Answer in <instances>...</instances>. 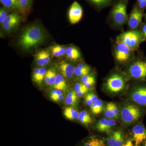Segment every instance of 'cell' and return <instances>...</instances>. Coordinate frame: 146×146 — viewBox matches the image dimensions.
<instances>
[{"label":"cell","mask_w":146,"mask_h":146,"mask_svg":"<svg viewBox=\"0 0 146 146\" xmlns=\"http://www.w3.org/2000/svg\"><path fill=\"white\" fill-rule=\"evenodd\" d=\"M145 146H146V142L145 143Z\"/></svg>","instance_id":"bcb514c9"},{"label":"cell","mask_w":146,"mask_h":146,"mask_svg":"<svg viewBox=\"0 0 146 146\" xmlns=\"http://www.w3.org/2000/svg\"><path fill=\"white\" fill-rule=\"evenodd\" d=\"M137 4L139 7L142 10L144 11L146 8V0H143L141 2Z\"/></svg>","instance_id":"f35d334b"},{"label":"cell","mask_w":146,"mask_h":146,"mask_svg":"<svg viewBox=\"0 0 146 146\" xmlns=\"http://www.w3.org/2000/svg\"><path fill=\"white\" fill-rule=\"evenodd\" d=\"M144 11L142 10L136 3L128 18V26L131 30L138 29L142 24V20L144 16Z\"/></svg>","instance_id":"ba28073f"},{"label":"cell","mask_w":146,"mask_h":146,"mask_svg":"<svg viewBox=\"0 0 146 146\" xmlns=\"http://www.w3.org/2000/svg\"><path fill=\"white\" fill-rule=\"evenodd\" d=\"M140 30L142 33L143 36L145 39V41L146 42V23H143L141 25L140 27Z\"/></svg>","instance_id":"d590c367"},{"label":"cell","mask_w":146,"mask_h":146,"mask_svg":"<svg viewBox=\"0 0 146 146\" xmlns=\"http://www.w3.org/2000/svg\"><path fill=\"white\" fill-rule=\"evenodd\" d=\"M64 116L70 120H74L78 119L80 113L77 110L72 107H66L64 110Z\"/></svg>","instance_id":"603a6c76"},{"label":"cell","mask_w":146,"mask_h":146,"mask_svg":"<svg viewBox=\"0 0 146 146\" xmlns=\"http://www.w3.org/2000/svg\"><path fill=\"white\" fill-rule=\"evenodd\" d=\"M141 115V110L136 106L133 104L125 106L121 112L122 120L127 124L136 121L140 118Z\"/></svg>","instance_id":"52a82bcc"},{"label":"cell","mask_w":146,"mask_h":146,"mask_svg":"<svg viewBox=\"0 0 146 146\" xmlns=\"http://www.w3.org/2000/svg\"><path fill=\"white\" fill-rule=\"evenodd\" d=\"M122 146H133L132 142L131 141H128L127 142Z\"/></svg>","instance_id":"7bdbcfd3"},{"label":"cell","mask_w":146,"mask_h":146,"mask_svg":"<svg viewBox=\"0 0 146 146\" xmlns=\"http://www.w3.org/2000/svg\"><path fill=\"white\" fill-rule=\"evenodd\" d=\"M10 12L8 9L4 7H1L0 8V24L1 25L3 23L4 21L9 15Z\"/></svg>","instance_id":"d6a6232c"},{"label":"cell","mask_w":146,"mask_h":146,"mask_svg":"<svg viewBox=\"0 0 146 146\" xmlns=\"http://www.w3.org/2000/svg\"><path fill=\"white\" fill-rule=\"evenodd\" d=\"M56 76L57 74L55 69L54 68L50 69L47 70L44 79L45 83L48 86L53 85L56 79Z\"/></svg>","instance_id":"44dd1931"},{"label":"cell","mask_w":146,"mask_h":146,"mask_svg":"<svg viewBox=\"0 0 146 146\" xmlns=\"http://www.w3.org/2000/svg\"><path fill=\"white\" fill-rule=\"evenodd\" d=\"M103 103L101 100H98L94 102L91 106V112L94 115H98L102 112L103 109Z\"/></svg>","instance_id":"4316f807"},{"label":"cell","mask_w":146,"mask_h":146,"mask_svg":"<svg viewBox=\"0 0 146 146\" xmlns=\"http://www.w3.org/2000/svg\"><path fill=\"white\" fill-rule=\"evenodd\" d=\"M64 96L62 91L59 89H55L51 93L50 98L52 101L57 102L62 100L64 98Z\"/></svg>","instance_id":"83f0119b"},{"label":"cell","mask_w":146,"mask_h":146,"mask_svg":"<svg viewBox=\"0 0 146 146\" xmlns=\"http://www.w3.org/2000/svg\"><path fill=\"white\" fill-rule=\"evenodd\" d=\"M143 0H137V3H138L141 2Z\"/></svg>","instance_id":"f6af8a7d"},{"label":"cell","mask_w":146,"mask_h":146,"mask_svg":"<svg viewBox=\"0 0 146 146\" xmlns=\"http://www.w3.org/2000/svg\"><path fill=\"white\" fill-rule=\"evenodd\" d=\"M89 89H83V90H81V91H80L78 93H76L77 94V96L78 97H81L82 96H83L84 94H86L88 91H89Z\"/></svg>","instance_id":"ab89813d"},{"label":"cell","mask_w":146,"mask_h":146,"mask_svg":"<svg viewBox=\"0 0 146 146\" xmlns=\"http://www.w3.org/2000/svg\"><path fill=\"white\" fill-rule=\"evenodd\" d=\"M83 13V9L77 1L74 2L68 11V18L70 23L72 24L78 23L82 18Z\"/></svg>","instance_id":"30bf717a"},{"label":"cell","mask_w":146,"mask_h":146,"mask_svg":"<svg viewBox=\"0 0 146 146\" xmlns=\"http://www.w3.org/2000/svg\"><path fill=\"white\" fill-rule=\"evenodd\" d=\"M104 142L102 140L95 136H92L85 142L83 146H105Z\"/></svg>","instance_id":"d4e9b609"},{"label":"cell","mask_w":146,"mask_h":146,"mask_svg":"<svg viewBox=\"0 0 146 146\" xmlns=\"http://www.w3.org/2000/svg\"><path fill=\"white\" fill-rule=\"evenodd\" d=\"M77 67L82 69H87V70H90V67H89L88 65L85 64V63H80V64H78Z\"/></svg>","instance_id":"60d3db41"},{"label":"cell","mask_w":146,"mask_h":146,"mask_svg":"<svg viewBox=\"0 0 146 146\" xmlns=\"http://www.w3.org/2000/svg\"><path fill=\"white\" fill-rule=\"evenodd\" d=\"M116 41L125 44L134 51L139 49L145 39L140 30L135 29L122 33L117 37Z\"/></svg>","instance_id":"277c9868"},{"label":"cell","mask_w":146,"mask_h":146,"mask_svg":"<svg viewBox=\"0 0 146 146\" xmlns=\"http://www.w3.org/2000/svg\"><path fill=\"white\" fill-rule=\"evenodd\" d=\"M104 115L106 117L110 119H117L118 117L112 110L110 103H108L106 105V108L105 110Z\"/></svg>","instance_id":"4dcf8cb0"},{"label":"cell","mask_w":146,"mask_h":146,"mask_svg":"<svg viewBox=\"0 0 146 146\" xmlns=\"http://www.w3.org/2000/svg\"><path fill=\"white\" fill-rule=\"evenodd\" d=\"M86 89H88V88H87L82 83H77L75 85L74 90V91L76 93H77L80 91H81V90Z\"/></svg>","instance_id":"e575fe53"},{"label":"cell","mask_w":146,"mask_h":146,"mask_svg":"<svg viewBox=\"0 0 146 146\" xmlns=\"http://www.w3.org/2000/svg\"><path fill=\"white\" fill-rule=\"evenodd\" d=\"M116 124L115 120L102 118L97 123L96 128L101 132H109Z\"/></svg>","instance_id":"9a60e30c"},{"label":"cell","mask_w":146,"mask_h":146,"mask_svg":"<svg viewBox=\"0 0 146 146\" xmlns=\"http://www.w3.org/2000/svg\"><path fill=\"white\" fill-rule=\"evenodd\" d=\"M78 97L74 91H70L65 98V104L67 105H74L76 103Z\"/></svg>","instance_id":"f1b7e54d"},{"label":"cell","mask_w":146,"mask_h":146,"mask_svg":"<svg viewBox=\"0 0 146 146\" xmlns=\"http://www.w3.org/2000/svg\"><path fill=\"white\" fill-rule=\"evenodd\" d=\"M81 82L88 89L91 88L96 82L95 78L94 76L87 75L81 77Z\"/></svg>","instance_id":"484cf974"},{"label":"cell","mask_w":146,"mask_h":146,"mask_svg":"<svg viewBox=\"0 0 146 146\" xmlns=\"http://www.w3.org/2000/svg\"><path fill=\"white\" fill-rule=\"evenodd\" d=\"M47 71L46 69L44 67H41V68H40V70H39V74H38V76H37L35 82L37 83V84H41L42 81L44 79Z\"/></svg>","instance_id":"1f68e13d"},{"label":"cell","mask_w":146,"mask_h":146,"mask_svg":"<svg viewBox=\"0 0 146 146\" xmlns=\"http://www.w3.org/2000/svg\"><path fill=\"white\" fill-rule=\"evenodd\" d=\"M22 20V18L19 13L12 12L8 15L1 25L2 28L7 33H10L19 25Z\"/></svg>","instance_id":"9c48e42d"},{"label":"cell","mask_w":146,"mask_h":146,"mask_svg":"<svg viewBox=\"0 0 146 146\" xmlns=\"http://www.w3.org/2000/svg\"><path fill=\"white\" fill-rule=\"evenodd\" d=\"M84 99H85V103L88 106H91L94 103V102L92 101L91 100L89 99V98H87L86 96H85Z\"/></svg>","instance_id":"b9f144b4"},{"label":"cell","mask_w":146,"mask_h":146,"mask_svg":"<svg viewBox=\"0 0 146 146\" xmlns=\"http://www.w3.org/2000/svg\"><path fill=\"white\" fill-rule=\"evenodd\" d=\"M46 37L43 27L38 25L27 27L18 38V45L24 51L34 49L44 42Z\"/></svg>","instance_id":"6da1fadb"},{"label":"cell","mask_w":146,"mask_h":146,"mask_svg":"<svg viewBox=\"0 0 146 146\" xmlns=\"http://www.w3.org/2000/svg\"><path fill=\"white\" fill-rule=\"evenodd\" d=\"M110 106H111L112 110H113V112L115 113L116 116L118 117L119 114V110L118 109L117 106L116 104L110 102Z\"/></svg>","instance_id":"8d00e7d4"},{"label":"cell","mask_w":146,"mask_h":146,"mask_svg":"<svg viewBox=\"0 0 146 146\" xmlns=\"http://www.w3.org/2000/svg\"><path fill=\"white\" fill-rule=\"evenodd\" d=\"M23 11V13H28L31 9L33 0H18Z\"/></svg>","instance_id":"f546056e"},{"label":"cell","mask_w":146,"mask_h":146,"mask_svg":"<svg viewBox=\"0 0 146 146\" xmlns=\"http://www.w3.org/2000/svg\"><path fill=\"white\" fill-rule=\"evenodd\" d=\"M89 4L98 11L111 5L114 0H86Z\"/></svg>","instance_id":"e0dca14e"},{"label":"cell","mask_w":146,"mask_h":146,"mask_svg":"<svg viewBox=\"0 0 146 146\" xmlns=\"http://www.w3.org/2000/svg\"><path fill=\"white\" fill-rule=\"evenodd\" d=\"M80 123L85 125H88L92 122V118L88 112L83 110L80 113L78 118Z\"/></svg>","instance_id":"cb8c5ba5"},{"label":"cell","mask_w":146,"mask_h":146,"mask_svg":"<svg viewBox=\"0 0 146 146\" xmlns=\"http://www.w3.org/2000/svg\"><path fill=\"white\" fill-rule=\"evenodd\" d=\"M49 50L52 56L61 57L65 55L66 48L62 45L55 44L50 47Z\"/></svg>","instance_id":"ffe728a7"},{"label":"cell","mask_w":146,"mask_h":146,"mask_svg":"<svg viewBox=\"0 0 146 146\" xmlns=\"http://www.w3.org/2000/svg\"><path fill=\"white\" fill-rule=\"evenodd\" d=\"M75 67L71 63L62 61L59 63L58 69L59 72L63 77L71 79L74 75Z\"/></svg>","instance_id":"5bb4252c"},{"label":"cell","mask_w":146,"mask_h":146,"mask_svg":"<svg viewBox=\"0 0 146 146\" xmlns=\"http://www.w3.org/2000/svg\"><path fill=\"white\" fill-rule=\"evenodd\" d=\"M90 70L82 69L76 67L75 69L74 75L78 77H82L84 76L87 75L90 72Z\"/></svg>","instance_id":"836d02e7"},{"label":"cell","mask_w":146,"mask_h":146,"mask_svg":"<svg viewBox=\"0 0 146 146\" xmlns=\"http://www.w3.org/2000/svg\"><path fill=\"white\" fill-rule=\"evenodd\" d=\"M51 55L49 50H41L35 54V60L37 65L44 67L51 62Z\"/></svg>","instance_id":"8fae6325"},{"label":"cell","mask_w":146,"mask_h":146,"mask_svg":"<svg viewBox=\"0 0 146 146\" xmlns=\"http://www.w3.org/2000/svg\"><path fill=\"white\" fill-rule=\"evenodd\" d=\"M125 86L123 77L117 73H114L108 77L105 83L106 88L112 93H117L123 91Z\"/></svg>","instance_id":"8992f818"},{"label":"cell","mask_w":146,"mask_h":146,"mask_svg":"<svg viewBox=\"0 0 146 146\" xmlns=\"http://www.w3.org/2000/svg\"><path fill=\"white\" fill-rule=\"evenodd\" d=\"M133 141L135 145L138 146L146 139V130L142 125H137L132 128Z\"/></svg>","instance_id":"7c38bea8"},{"label":"cell","mask_w":146,"mask_h":146,"mask_svg":"<svg viewBox=\"0 0 146 146\" xmlns=\"http://www.w3.org/2000/svg\"><path fill=\"white\" fill-rule=\"evenodd\" d=\"M53 86L55 89H59L62 91H66L68 88L65 79L60 74H57Z\"/></svg>","instance_id":"7402d4cb"},{"label":"cell","mask_w":146,"mask_h":146,"mask_svg":"<svg viewBox=\"0 0 146 146\" xmlns=\"http://www.w3.org/2000/svg\"><path fill=\"white\" fill-rule=\"evenodd\" d=\"M129 0H114L109 13V17L113 25L121 28L127 23V9Z\"/></svg>","instance_id":"7a4b0ae2"},{"label":"cell","mask_w":146,"mask_h":146,"mask_svg":"<svg viewBox=\"0 0 146 146\" xmlns=\"http://www.w3.org/2000/svg\"><path fill=\"white\" fill-rule=\"evenodd\" d=\"M130 61L128 66V75L131 78L146 80V58L143 52L139 53Z\"/></svg>","instance_id":"3957f363"},{"label":"cell","mask_w":146,"mask_h":146,"mask_svg":"<svg viewBox=\"0 0 146 146\" xmlns=\"http://www.w3.org/2000/svg\"><path fill=\"white\" fill-rule=\"evenodd\" d=\"M86 97L89 98L90 100H91L92 101L94 102L98 100V97L97 96H96L93 93H89V94H87L86 96Z\"/></svg>","instance_id":"74e56055"},{"label":"cell","mask_w":146,"mask_h":146,"mask_svg":"<svg viewBox=\"0 0 146 146\" xmlns=\"http://www.w3.org/2000/svg\"><path fill=\"white\" fill-rule=\"evenodd\" d=\"M65 55L68 59L73 61L80 60L81 58V53L78 49L72 46L66 47Z\"/></svg>","instance_id":"ac0fdd59"},{"label":"cell","mask_w":146,"mask_h":146,"mask_svg":"<svg viewBox=\"0 0 146 146\" xmlns=\"http://www.w3.org/2000/svg\"><path fill=\"white\" fill-rule=\"evenodd\" d=\"M131 98L136 103L146 105V87L140 86L134 89L131 94Z\"/></svg>","instance_id":"4fadbf2b"},{"label":"cell","mask_w":146,"mask_h":146,"mask_svg":"<svg viewBox=\"0 0 146 146\" xmlns=\"http://www.w3.org/2000/svg\"><path fill=\"white\" fill-rule=\"evenodd\" d=\"M3 6L12 12L23 14V9L18 0H0Z\"/></svg>","instance_id":"2e32d148"},{"label":"cell","mask_w":146,"mask_h":146,"mask_svg":"<svg viewBox=\"0 0 146 146\" xmlns=\"http://www.w3.org/2000/svg\"><path fill=\"white\" fill-rule=\"evenodd\" d=\"M113 54L115 60L121 64L130 62L135 56L133 50L125 44L117 41L113 47Z\"/></svg>","instance_id":"5b68a950"},{"label":"cell","mask_w":146,"mask_h":146,"mask_svg":"<svg viewBox=\"0 0 146 146\" xmlns=\"http://www.w3.org/2000/svg\"><path fill=\"white\" fill-rule=\"evenodd\" d=\"M144 18H145V21L146 22V12L145 14H144Z\"/></svg>","instance_id":"ee69618b"},{"label":"cell","mask_w":146,"mask_h":146,"mask_svg":"<svg viewBox=\"0 0 146 146\" xmlns=\"http://www.w3.org/2000/svg\"><path fill=\"white\" fill-rule=\"evenodd\" d=\"M123 143L122 133L120 131L114 132L108 141L109 146H121Z\"/></svg>","instance_id":"d6986e66"}]
</instances>
